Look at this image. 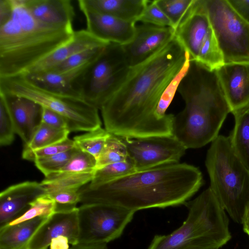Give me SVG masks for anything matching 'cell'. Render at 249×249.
<instances>
[{
    "label": "cell",
    "instance_id": "cell-33",
    "mask_svg": "<svg viewBox=\"0 0 249 249\" xmlns=\"http://www.w3.org/2000/svg\"><path fill=\"white\" fill-rule=\"evenodd\" d=\"M106 46L89 49L79 52L48 71L61 73L86 64L97 58L102 52Z\"/></svg>",
    "mask_w": 249,
    "mask_h": 249
},
{
    "label": "cell",
    "instance_id": "cell-30",
    "mask_svg": "<svg viewBox=\"0 0 249 249\" xmlns=\"http://www.w3.org/2000/svg\"><path fill=\"white\" fill-rule=\"evenodd\" d=\"M128 158L124 145L117 136L110 134L102 153L97 159L96 169L111 163L125 160Z\"/></svg>",
    "mask_w": 249,
    "mask_h": 249
},
{
    "label": "cell",
    "instance_id": "cell-41",
    "mask_svg": "<svg viewBox=\"0 0 249 249\" xmlns=\"http://www.w3.org/2000/svg\"><path fill=\"white\" fill-rule=\"evenodd\" d=\"M235 12L249 23V0H227Z\"/></svg>",
    "mask_w": 249,
    "mask_h": 249
},
{
    "label": "cell",
    "instance_id": "cell-2",
    "mask_svg": "<svg viewBox=\"0 0 249 249\" xmlns=\"http://www.w3.org/2000/svg\"><path fill=\"white\" fill-rule=\"evenodd\" d=\"M201 171L186 163L136 170L95 188L79 191L82 204L102 203L137 212L185 204L203 184Z\"/></svg>",
    "mask_w": 249,
    "mask_h": 249
},
{
    "label": "cell",
    "instance_id": "cell-4",
    "mask_svg": "<svg viewBox=\"0 0 249 249\" xmlns=\"http://www.w3.org/2000/svg\"><path fill=\"white\" fill-rule=\"evenodd\" d=\"M9 20L0 26V78L24 74L73 36L72 27L48 25L36 19L24 0H11Z\"/></svg>",
    "mask_w": 249,
    "mask_h": 249
},
{
    "label": "cell",
    "instance_id": "cell-13",
    "mask_svg": "<svg viewBox=\"0 0 249 249\" xmlns=\"http://www.w3.org/2000/svg\"><path fill=\"white\" fill-rule=\"evenodd\" d=\"M174 37L175 30L172 27L144 23L136 25L133 39L122 45L128 65L133 67L143 62Z\"/></svg>",
    "mask_w": 249,
    "mask_h": 249
},
{
    "label": "cell",
    "instance_id": "cell-24",
    "mask_svg": "<svg viewBox=\"0 0 249 249\" xmlns=\"http://www.w3.org/2000/svg\"><path fill=\"white\" fill-rule=\"evenodd\" d=\"M232 114L235 124L229 136L235 154L249 170V105Z\"/></svg>",
    "mask_w": 249,
    "mask_h": 249
},
{
    "label": "cell",
    "instance_id": "cell-40",
    "mask_svg": "<svg viewBox=\"0 0 249 249\" xmlns=\"http://www.w3.org/2000/svg\"><path fill=\"white\" fill-rule=\"evenodd\" d=\"M41 123L56 128L69 130L68 123L63 116L44 107H42Z\"/></svg>",
    "mask_w": 249,
    "mask_h": 249
},
{
    "label": "cell",
    "instance_id": "cell-44",
    "mask_svg": "<svg viewBox=\"0 0 249 249\" xmlns=\"http://www.w3.org/2000/svg\"><path fill=\"white\" fill-rule=\"evenodd\" d=\"M242 224L244 231L249 236V208L244 216Z\"/></svg>",
    "mask_w": 249,
    "mask_h": 249
},
{
    "label": "cell",
    "instance_id": "cell-27",
    "mask_svg": "<svg viewBox=\"0 0 249 249\" xmlns=\"http://www.w3.org/2000/svg\"><path fill=\"white\" fill-rule=\"evenodd\" d=\"M136 171L133 161L128 159L96 169L91 181L87 185L95 188Z\"/></svg>",
    "mask_w": 249,
    "mask_h": 249
},
{
    "label": "cell",
    "instance_id": "cell-21",
    "mask_svg": "<svg viewBox=\"0 0 249 249\" xmlns=\"http://www.w3.org/2000/svg\"><path fill=\"white\" fill-rule=\"evenodd\" d=\"M92 61L64 72L47 71L25 75L36 84L45 89L81 98L75 90V83L77 78Z\"/></svg>",
    "mask_w": 249,
    "mask_h": 249
},
{
    "label": "cell",
    "instance_id": "cell-35",
    "mask_svg": "<svg viewBox=\"0 0 249 249\" xmlns=\"http://www.w3.org/2000/svg\"><path fill=\"white\" fill-rule=\"evenodd\" d=\"M16 134L14 124L3 100L0 97V145L6 146L12 143Z\"/></svg>",
    "mask_w": 249,
    "mask_h": 249
},
{
    "label": "cell",
    "instance_id": "cell-1",
    "mask_svg": "<svg viewBox=\"0 0 249 249\" xmlns=\"http://www.w3.org/2000/svg\"><path fill=\"white\" fill-rule=\"evenodd\" d=\"M190 61L174 37L149 58L130 67L125 81L100 109L106 130L128 138L173 136L174 115L160 118L156 110L167 86Z\"/></svg>",
    "mask_w": 249,
    "mask_h": 249
},
{
    "label": "cell",
    "instance_id": "cell-5",
    "mask_svg": "<svg viewBox=\"0 0 249 249\" xmlns=\"http://www.w3.org/2000/svg\"><path fill=\"white\" fill-rule=\"evenodd\" d=\"M182 225L166 235H156L147 249H219L231 239L226 211L210 187L186 204Z\"/></svg>",
    "mask_w": 249,
    "mask_h": 249
},
{
    "label": "cell",
    "instance_id": "cell-17",
    "mask_svg": "<svg viewBox=\"0 0 249 249\" xmlns=\"http://www.w3.org/2000/svg\"><path fill=\"white\" fill-rule=\"evenodd\" d=\"M231 113L249 105V63H225L215 70Z\"/></svg>",
    "mask_w": 249,
    "mask_h": 249
},
{
    "label": "cell",
    "instance_id": "cell-15",
    "mask_svg": "<svg viewBox=\"0 0 249 249\" xmlns=\"http://www.w3.org/2000/svg\"><path fill=\"white\" fill-rule=\"evenodd\" d=\"M64 236L69 244L78 245V207L70 211L56 212L39 227L30 240L27 249H47L53 238Z\"/></svg>",
    "mask_w": 249,
    "mask_h": 249
},
{
    "label": "cell",
    "instance_id": "cell-32",
    "mask_svg": "<svg viewBox=\"0 0 249 249\" xmlns=\"http://www.w3.org/2000/svg\"><path fill=\"white\" fill-rule=\"evenodd\" d=\"M96 165L97 160L94 157L77 147L68 162L57 172L81 173L93 172L96 169Z\"/></svg>",
    "mask_w": 249,
    "mask_h": 249
},
{
    "label": "cell",
    "instance_id": "cell-38",
    "mask_svg": "<svg viewBox=\"0 0 249 249\" xmlns=\"http://www.w3.org/2000/svg\"><path fill=\"white\" fill-rule=\"evenodd\" d=\"M190 61L187 63L181 71L171 81L163 92L156 110L159 118H165L168 114L166 111L171 103L174 95L178 90L179 83L187 72Z\"/></svg>",
    "mask_w": 249,
    "mask_h": 249
},
{
    "label": "cell",
    "instance_id": "cell-26",
    "mask_svg": "<svg viewBox=\"0 0 249 249\" xmlns=\"http://www.w3.org/2000/svg\"><path fill=\"white\" fill-rule=\"evenodd\" d=\"M71 132L41 123L30 141L24 145L23 152L30 151L60 142L68 138Z\"/></svg>",
    "mask_w": 249,
    "mask_h": 249
},
{
    "label": "cell",
    "instance_id": "cell-37",
    "mask_svg": "<svg viewBox=\"0 0 249 249\" xmlns=\"http://www.w3.org/2000/svg\"><path fill=\"white\" fill-rule=\"evenodd\" d=\"M75 147L74 141L68 138L60 142L41 148L27 152L22 151V158L34 162L37 159L67 151Z\"/></svg>",
    "mask_w": 249,
    "mask_h": 249
},
{
    "label": "cell",
    "instance_id": "cell-42",
    "mask_svg": "<svg viewBox=\"0 0 249 249\" xmlns=\"http://www.w3.org/2000/svg\"><path fill=\"white\" fill-rule=\"evenodd\" d=\"M11 0H0V26L7 22L12 14Z\"/></svg>",
    "mask_w": 249,
    "mask_h": 249
},
{
    "label": "cell",
    "instance_id": "cell-28",
    "mask_svg": "<svg viewBox=\"0 0 249 249\" xmlns=\"http://www.w3.org/2000/svg\"><path fill=\"white\" fill-rule=\"evenodd\" d=\"M110 135V133L101 126L82 135L76 136L73 140L76 147L91 154L97 160Z\"/></svg>",
    "mask_w": 249,
    "mask_h": 249
},
{
    "label": "cell",
    "instance_id": "cell-19",
    "mask_svg": "<svg viewBox=\"0 0 249 249\" xmlns=\"http://www.w3.org/2000/svg\"><path fill=\"white\" fill-rule=\"evenodd\" d=\"M108 43L97 38L86 29L74 31L69 41L32 66L23 75L49 71L79 52L105 46Z\"/></svg>",
    "mask_w": 249,
    "mask_h": 249
},
{
    "label": "cell",
    "instance_id": "cell-36",
    "mask_svg": "<svg viewBox=\"0 0 249 249\" xmlns=\"http://www.w3.org/2000/svg\"><path fill=\"white\" fill-rule=\"evenodd\" d=\"M137 22L173 28L170 20L157 5L156 0H149Z\"/></svg>",
    "mask_w": 249,
    "mask_h": 249
},
{
    "label": "cell",
    "instance_id": "cell-43",
    "mask_svg": "<svg viewBox=\"0 0 249 249\" xmlns=\"http://www.w3.org/2000/svg\"><path fill=\"white\" fill-rule=\"evenodd\" d=\"M69 241L67 237L60 236L52 240L50 249H70Z\"/></svg>",
    "mask_w": 249,
    "mask_h": 249
},
{
    "label": "cell",
    "instance_id": "cell-45",
    "mask_svg": "<svg viewBox=\"0 0 249 249\" xmlns=\"http://www.w3.org/2000/svg\"><path fill=\"white\" fill-rule=\"evenodd\" d=\"M70 249H107V247L102 246H90L83 245L72 246Z\"/></svg>",
    "mask_w": 249,
    "mask_h": 249
},
{
    "label": "cell",
    "instance_id": "cell-8",
    "mask_svg": "<svg viewBox=\"0 0 249 249\" xmlns=\"http://www.w3.org/2000/svg\"><path fill=\"white\" fill-rule=\"evenodd\" d=\"M130 68L123 46L110 42L77 78L75 89L83 100L101 109L125 81Z\"/></svg>",
    "mask_w": 249,
    "mask_h": 249
},
{
    "label": "cell",
    "instance_id": "cell-20",
    "mask_svg": "<svg viewBox=\"0 0 249 249\" xmlns=\"http://www.w3.org/2000/svg\"><path fill=\"white\" fill-rule=\"evenodd\" d=\"M27 9L45 24L71 27L75 12L70 0H24Z\"/></svg>",
    "mask_w": 249,
    "mask_h": 249
},
{
    "label": "cell",
    "instance_id": "cell-23",
    "mask_svg": "<svg viewBox=\"0 0 249 249\" xmlns=\"http://www.w3.org/2000/svg\"><path fill=\"white\" fill-rule=\"evenodd\" d=\"M47 218L38 217L0 228V249H27L31 237Z\"/></svg>",
    "mask_w": 249,
    "mask_h": 249
},
{
    "label": "cell",
    "instance_id": "cell-22",
    "mask_svg": "<svg viewBox=\"0 0 249 249\" xmlns=\"http://www.w3.org/2000/svg\"><path fill=\"white\" fill-rule=\"evenodd\" d=\"M87 6L98 12L122 20L137 22L148 0H82Z\"/></svg>",
    "mask_w": 249,
    "mask_h": 249
},
{
    "label": "cell",
    "instance_id": "cell-18",
    "mask_svg": "<svg viewBox=\"0 0 249 249\" xmlns=\"http://www.w3.org/2000/svg\"><path fill=\"white\" fill-rule=\"evenodd\" d=\"M12 118L16 134L24 144L31 139L41 123L42 107L28 98L0 92Z\"/></svg>",
    "mask_w": 249,
    "mask_h": 249
},
{
    "label": "cell",
    "instance_id": "cell-11",
    "mask_svg": "<svg viewBox=\"0 0 249 249\" xmlns=\"http://www.w3.org/2000/svg\"><path fill=\"white\" fill-rule=\"evenodd\" d=\"M225 63H249V23L227 0H204Z\"/></svg>",
    "mask_w": 249,
    "mask_h": 249
},
{
    "label": "cell",
    "instance_id": "cell-9",
    "mask_svg": "<svg viewBox=\"0 0 249 249\" xmlns=\"http://www.w3.org/2000/svg\"><path fill=\"white\" fill-rule=\"evenodd\" d=\"M175 37L188 53L190 60L211 70H216L225 64L204 0H194L175 29Z\"/></svg>",
    "mask_w": 249,
    "mask_h": 249
},
{
    "label": "cell",
    "instance_id": "cell-29",
    "mask_svg": "<svg viewBox=\"0 0 249 249\" xmlns=\"http://www.w3.org/2000/svg\"><path fill=\"white\" fill-rule=\"evenodd\" d=\"M56 211L55 201L50 195L44 194L31 203L29 208L23 214L7 225L18 224L38 217H49Z\"/></svg>",
    "mask_w": 249,
    "mask_h": 249
},
{
    "label": "cell",
    "instance_id": "cell-34",
    "mask_svg": "<svg viewBox=\"0 0 249 249\" xmlns=\"http://www.w3.org/2000/svg\"><path fill=\"white\" fill-rule=\"evenodd\" d=\"M75 147L68 151L58 153L47 157L42 158L35 160V164L45 176L59 171L68 162L75 153Z\"/></svg>",
    "mask_w": 249,
    "mask_h": 249
},
{
    "label": "cell",
    "instance_id": "cell-16",
    "mask_svg": "<svg viewBox=\"0 0 249 249\" xmlns=\"http://www.w3.org/2000/svg\"><path fill=\"white\" fill-rule=\"evenodd\" d=\"M47 194L41 183L26 181L11 185L0 194V228L23 214L30 204Z\"/></svg>",
    "mask_w": 249,
    "mask_h": 249
},
{
    "label": "cell",
    "instance_id": "cell-39",
    "mask_svg": "<svg viewBox=\"0 0 249 249\" xmlns=\"http://www.w3.org/2000/svg\"><path fill=\"white\" fill-rule=\"evenodd\" d=\"M49 195L56 203V212L67 211L74 209L77 208L76 205L80 203L78 191H63Z\"/></svg>",
    "mask_w": 249,
    "mask_h": 249
},
{
    "label": "cell",
    "instance_id": "cell-25",
    "mask_svg": "<svg viewBox=\"0 0 249 249\" xmlns=\"http://www.w3.org/2000/svg\"><path fill=\"white\" fill-rule=\"evenodd\" d=\"M94 172L95 171L81 173L56 172L45 177L40 183L46 194L49 195L63 191H79L91 181Z\"/></svg>",
    "mask_w": 249,
    "mask_h": 249
},
{
    "label": "cell",
    "instance_id": "cell-7",
    "mask_svg": "<svg viewBox=\"0 0 249 249\" xmlns=\"http://www.w3.org/2000/svg\"><path fill=\"white\" fill-rule=\"evenodd\" d=\"M0 92L30 99L67 120L71 131H90L101 126L98 110L82 98L39 86L23 74L0 78Z\"/></svg>",
    "mask_w": 249,
    "mask_h": 249
},
{
    "label": "cell",
    "instance_id": "cell-14",
    "mask_svg": "<svg viewBox=\"0 0 249 249\" xmlns=\"http://www.w3.org/2000/svg\"><path fill=\"white\" fill-rule=\"evenodd\" d=\"M78 2L86 19V30L97 38L121 45L129 43L133 39L136 22L98 12L87 6L82 0H78Z\"/></svg>",
    "mask_w": 249,
    "mask_h": 249
},
{
    "label": "cell",
    "instance_id": "cell-10",
    "mask_svg": "<svg viewBox=\"0 0 249 249\" xmlns=\"http://www.w3.org/2000/svg\"><path fill=\"white\" fill-rule=\"evenodd\" d=\"M135 213L113 205L82 204L78 207V245L107 247L122 235Z\"/></svg>",
    "mask_w": 249,
    "mask_h": 249
},
{
    "label": "cell",
    "instance_id": "cell-31",
    "mask_svg": "<svg viewBox=\"0 0 249 249\" xmlns=\"http://www.w3.org/2000/svg\"><path fill=\"white\" fill-rule=\"evenodd\" d=\"M156 3L170 20L175 29L181 22L195 0H156Z\"/></svg>",
    "mask_w": 249,
    "mask_h": 249
},
{
    "label": "cell",
    "instance_id": "cell-3",
    "mask_svg": "<svg viewBox=\"0 0 249 249\" xmlns=\"http://www.w3.org/2000/svg\"><path fill=\"white\" fill-rule=\"evenodd\" d=\"M178 91L185 107L174 115L173 136L186 149L212 142L231 112L215 70L190 60Z\"/></svg>",
    "mask_w": 249,
    "mask_h": 249
},
{
    "label": "cell",
    "instance_id": "cell-12",
    "mask_svg": "<svg viewBox=\"0 0 249 249\" xmlns=\"http://www.w3.org/2000/svg\"><path fill=\"white\" fill-rule=\"evenodd\" d=\"M117 136L124 145L136 170L179 162L186 150L173 136L144 138Z\"/></svg>",
    "mask_w": 249,
    "mask_h": 249
},
{
    "label": "cell",
    "instance_id": "cell-6",
    "mask_svg": "<svg viewBox=\"0 0 249 249\" xmlns=\"http://www.w3.org/2000/svg\"><path fill=\"white\" fill-rule=\"evenodd\" d=\"M211 142L205 161L209 187L231 218L242 224L249 208V170L234 153L229 137L218 135Z\"/></svg>",
    "mask_w": 249,
    "mask_h": 249
}]
</instances>
